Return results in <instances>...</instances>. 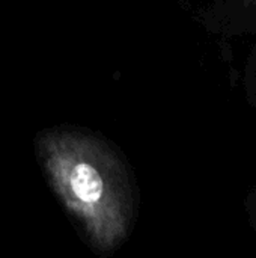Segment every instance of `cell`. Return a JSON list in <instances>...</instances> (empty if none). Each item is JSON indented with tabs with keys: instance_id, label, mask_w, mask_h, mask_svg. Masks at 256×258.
<instances>
[{
	"instance_id": "obj_1",
	"label": "cell",
	"mask_w": 256,
	"mask_h": 258,
	"mask_svg": "<svg viewBox=\"0 0 256 258\" xmlns=\"http://www.w3.org/2000/svg\"><path fill=\"white\" fill-rule=\"evenodd\" d=\"M39 157L51 187L81 224L89 243L98 251L115 249L131 219L128 184L118 160L101 142L68 132L44 135Z\"/></svg>"
}]
</instances>
